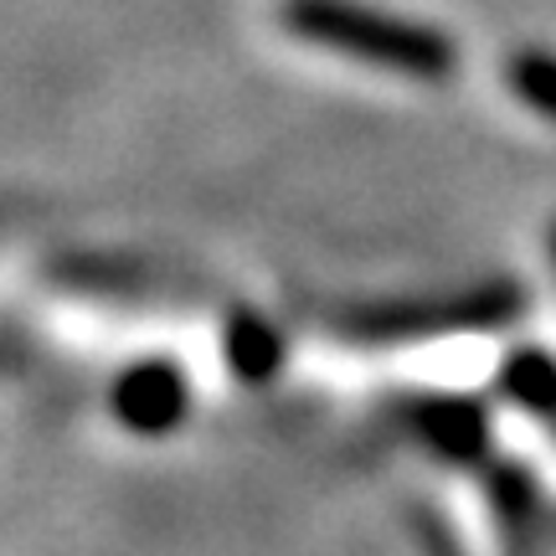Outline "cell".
Segmentation results:
<instances>
[{
	"mask_svg": "<svg viewBox=\"0 0 556 556\" xmlns=\"http://www.w3.org/2000/svg\"><path fill=\"white\" fill-rule=\"evenodd\" d=\"M510 88H516L536 114L556 119V58H546V52H520V58L510 62Z\"/></svg>",
	"mask_w": 556,
	"mask_h": 556,
	"instance_id": "cell-4",
	"label": "cell"
},
{
	"mask_svg": "<svg viewBox=\"0 0 556 556\" xmlns=\"http://www.w3.org/2000/svg\"><path fill=\"white\" fill-rule=\"evenodd\" d=\"M180 413H186V381L160 361H144L114 381V417L135 433H165L180 422Z\"/></svg>",
	"mask_w": 556,
	"mask_h": 556,
	"instance_id": "cell-2",
	"label": "cell"
},
{
	"mask_svg": "<svg viewBox=\"0 0 556 556\" xmlns=\"http://www.w3.org/2000/svg\"><path fill=\"white\" fill-rule=\"evenodd\" d=\"M274 356H278V345H274V336L263 330L258 319H248V325L232 330V361H238L242 377H263V371L274 366Z\"/></svg>",
	"mask_w": 556,
	"mask_h": 556,
	"instance_id": "cell-5",
	"label": "cell"
},
{
	"mask_svg": "<svg viewBox=\"0 0 556 556\" xmlns=\"http://www.w3.org/2000/svg\"><path fill=\"white\" fill-rule=\"evenodd\" d=\"M283 26L340 58L377 62V67L413 73V78H443L458 62L448 37L402 16H387V11L351 5V0H283Z\"/></svg>",
	"mask_w": 556,
	"mask_h": 556,
	"instance_id": "cell-1",
	"label": "cell"
},
{
	"mask_svg": "<svg viewBox=\"0 0 556 556\" xmlns=\"http://www.w3.org/2000/svg\"><path fill=\"white\" fill-rule=\"evenodd\" d=\"M505 387L531 417H546L556 407V366L546 356H531V351L516 356L505 366Z\"/></svg>",
	"mask_w": 556,
	"mask_h": 556,
	"instance_id": "cell-3",
	"label": "cell"
}]
</instances>
